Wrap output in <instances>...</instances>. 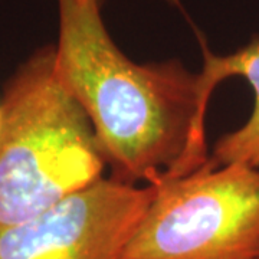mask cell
<instances>
[{
  "label": "cell",
  "mask_w": 259,
  "mask_h": 259,
  "mask_svg": "<svg viewBox=\"0 0 259 259\" xmlns=\"http://www.w3.org/2000/svg\"><path fill=\"white\" fill-rule=\"evenodd\" d=\"M0 108V228L104 179L107 161L87 112L56 74L54 45L13 72Z\"/></svg>",
  "instance_id": "7a4b0ae2"
},
{
  "label": "cell",
  "mask_w": 259,
  "mask_h": 259,
  "mask_svg": "<svg viewBox=\"0 0 259 259\" xmlns=\"http://www.w3.org/2000/svg\"><path fill=\"white\" fill-rule=\"evenodd\" d=\"M166 2H168L173 6H180V0H166Z\"/></svg>",
  "instance_id": "8992f818"
},
{
  "label": "cell",
  "mask_w": 259,
  "mask_h": 259,
  "mask_svg": "<svg viewBox=\"0 0 259 259\" xmlns=\"http://www.w3.org/2000/svg\"><path fill=\"white\" fill-rule=\"evenodd\" d=\"M0 125H2V108H0Z\"/></svg>",
  "instance_id": "ba28073f"
},
{
  "label": "cell",
  "mask_w": 259,
  "mask_h": 259,
  "mask_svg": "<svg viewBox=\"0 0 259 259\" xmlns=\"http://www.w3.org/2000/svg\"><path fill=\"white\" fill-rule=\"evenodd\" d=\"M120 259H259V168L210 157L161 182Z\"/></svg>",
  "instance_id": "3957f363"
},
{
  "label": "cell",
  "mask_w": 259,
  "mask_h": 259,
  "mask_svg": "<svg viewBox=\"0 0 259 259\" xmlns=\"http://www.w3.org/2000/svg\"><path fill=\"white\" fill-rule=\"evenodd\" d=\"M156 186L110 177L26 222L0 228V259H120Z\"/></svg>",
  "instance_id": "277c9868"
},
{
  "label": "cell",
  "mask_w": 259,
  "mask_h": 259,
  "mask_svg": "<svg viewBox=\"0 0 259 259\" xmlns=\"http://www.w3.org/2000/svg\"><path fill=\"white\" fill-rule=\"evenodd\" d=\"M202 48L204 59L200 75L209 93L231 76H242L249 82L255 97L248 121L214 143L212 158L219 166L242 163L259 168V36H253L248 45L231 55H214L204 42Z\"/></svg>",
  "instance_id": "5b68a950"
},
{
  "label": "cell",
  "mask_w": 259,
  "mask_h": 259,
  "mask_svg": "<svg viewBox=\"0 0 259 259\" xmlns=\"http://www.w3.org/2000/svg\"><path fill=\"white\" fill-rule=\"evenodd\" d=\"M56 74L93 124L110 179L157 186L209 160L200 72L179 59L137 64L110 36L97 0H58Z\"/></svg>",
  "instance_id": "6da1fadb"
},
{
  "label": "cell",
  "mask_w": 259,
  "mask_h": 259,
  "mask_svg": "<svg viewBox=\"0 0 259 259\" xmlns=\"http://www.w3.org/2000/svg\"><path fill=\"white\" fill-rule=\"evenodd\" d=\"M97 2H98V5H100L101 8L105 5V3H107V0H97Z\"/></svg>",
  "instance_id": "52a82bcc"
}]
</instances>
